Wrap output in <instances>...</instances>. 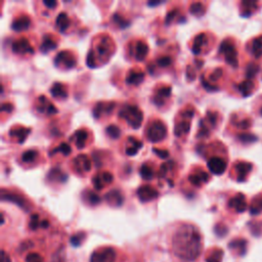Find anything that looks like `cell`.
Segmentation results:
<instances>
[{
	"label": "cell",
	"instance_id": "1",
	"mask_svg": "<svg viewBox=\"0 0 262 262\" xmlns=\"http://www.w3.org/2000/svg\"><path fill=\"white\" fill-rule=\"evenodd\" d=\"M172 250L183 260H195L202 251V236L199 230L190 224L180 226L173 236Z\"/></svg>",
	"mask_w": 262,
	"mask_h": 262
},
{
	"label": "cell",
	"instance_id": "2",
	"mask_svg": "<svg viewBox=\"0 0 262 262\" xmlns=\"http://www.w3.org/2000/svg\"><path fill=\"white\" fill-rule=\"evenodd\" d=\"M120 117L126 120L135 129L141 125L143 119L142 112L135 105H125L120 111Z\"/></svg>",
	"mask_w": 262,
	"mask_h": 262
},
{
	"label": "cell",
	"instance_id": "3",
	"mask_svg": "<svg viewBox=\"0 0 262 262\" xmlns=\"http://www.w3.org/2000/svg\"><path fill=\"white\" fill-rule=\"evenodd\" d=\"M166 134H167L166 125L160 120L152 122L148 126V128H146V137L151 142L160 141L164 139Z\"/></svg>",
	"mask_w": 262,
	"mask_h": 262
},
{
	"label": "cell",
	"instance_id": "4",
	"mask_svg": "<svg viewBox=\"0 0 262 262\" xmlns=\"http://www.w3.org/2000/svg\"><path fill=\"white\" fill-rule=\"evenodd\" d=\"M193 108H185L181 114H180V118L181 121H178L175 124V128H174V133L176 136H181L183 134H186L189 131V127H190V122L189 119L193 116Z\"/></svg>",
	"mask_w": 262,
	"mask_h": 262
},
{
	"label": "cell",
	"instance_id": "5",
	"mask_svg": "<svg viewBox=\"0 0 262 262\" xmlns=\"http://www.w3.org/2000/svg\"><path fill=\"white\" fill-rule=\"evenodd\" d=\"M116 252L113 248L104 247L95 250L91 257L90 262H115Z\"/></svg>",
	"mask_w": 262,
	"mask_h": 262
},
{
	"label": "cell",
	"instance_id": "6",
	"mask_svg": "<svg viewBox=\"0 0 262 262\" xmlns=\"http://www.w3.org/2000/svg\"><path fill=\"white\" fill-rule=\"evenodd\" d=\"M220 51L224 54L227 62L231 64H236V51L231 42L223 41L220 45Z\"/></svg>",
	"mask_w": 262,
	"mask_h": 262
},
{
	"label": "cell",
	"instance_id": "7",
	"mask_svg": "<svg viewBox=\"0 0 262 262\" xmlns=\"http://www.w3.org/2000/svg\"><path fill=\"white\" fill-rule=\"evenodd\" d=\"M75 170L80 173H86L91 168V163L86 155H79L73 160Z\"/></svg>",
	"mask_w": 262,
	"mask_h": 262
},
{
	"label": "cell",
	"instance_id": "8",
	"mask_svg": "<svg viewBox=\"0 0 262 262\" xmlns=\"http://www.w3.org/2000/svg\"><path fill=\"white\" fill-rule=\"evenodd\" d=\"M137 194L141 202H149V201L156 199L158 196L159 192L152 186L142 185L138 188Z\"/></svg>",
	"mask_w": 262,
	"mask_h": 262
},
{
	"label": "cell",
	"instance_id": "9",
	"mask_svg": "<svg viewBox=\"0 0 262 262\" xmlns=\"http://www.w3.org/2000/svg\"><path fill=\"white\" fill-rule=\"evenodd\" d=\"M208 168L210 169V171L212 173L219 175L224 172V170L226 168V163L221 158L213 157L208 162Z\"/></svg>",
	"mask_w": 262,
	"mask_h": 262
},
{
	"label": "cell",
	"instance_id": "10",
	"mask_svg": "<svg viewBox=\"0 0 262 262\" xmlns=\"http://www.w3.org/2000/svg\"><path fill=\"white\" fill-rule=\"evenodd\" d=\"M112 40L106 36V37H103L102 39L99 40V42L97 43V46H96V50H97V53L100 55V56H108L112 51H113V46H112Z\"/></svg>",
	"mask_w": 262,
	"mask_h": 262
},
{
	"label": "cell",
	"instance_id": "11",
	"mask_svg": "<svg viewBox=\"0 0 262 262\" xmlns=\"http://www.w3.org/2000/svg\"><path fill=\"white\" fill-rule=\"evenodd\" d=\"M113 181V175L108 172H104V173H100V174H96L93 177V185L96 189H102V187L105 184H108Z\"/></svg>",
	"mask_w": 262,
	"mask_h": 262
},
{
	"label": "cell",
	"instance_id": "12",
	"mask_svg": "<svg viewBox=\"0 0 262 262\" xmlns=\"http://www.w3.org/2000/svg\"><path fill=\"white\" fill-rule=\"evenodd\" d=\"M12 49L14 52L24 54V53H33V47L29 43L28 40L26 39H18L12 44Z\"/></svg>",
	"mask_w": 262,
	"mask_h": 262
},
{
	"label": "cell",
	"instance_id": "13",
	"mask_svg": "<svg viewBox=\"0 0 262 262\" xmlns=\"http://www.w3.org/2000/svg\"><path fill=\"white\" fill-rule=\"evenodd\" d=\"M55 63L56 64H64L67 69H70L74 67L75 64V59L73 55L68 52V51H60L56 56H55Z\"/></svg>",
	"mask_w": 262,
	"mask_h": 262
},
{
	"label": "cell",
	"instance_id": "14",
	"mask_svg": "<svg viewBox=\"0 0 262 262\" xmlns=\"http://www.w3.org/2000/svg\"><path fill=\"white\" fill-rule=\"evenodd\" d=\"M37 106L41 113H46L49 115L56 113V108L54 107V105L50 101H48L45 96L39 97V104Z\"/></svg>",
	"mask_w": 262,
	"mask_h": 262
},
{
	"label": "cell",
	"instance_id": "15",
	"mask_svg": "<svg viewBox=\"0 0 262 262\" xmlns=\"http://www.w3.org/2000/svg\"><path fill=\"white\" fill-rule=\"evenodd\" d=\"M30 18L28 16H20V17H17L16 19H14V21L12 23L11 25V28L14 30V31H17V32H20V31H24V30H27L30 26Z\"/></svg>",
	"mask_w": 262,
	"mask_h": 262
},
{
	"label": "cell",
	"instance_id": "16",
	"mask_svg": "<svg viewBox=\"0 0 262 262\" xmlns=\"http://www.w3.org/2000/svg\"><path fill=\"white\" fill-rule=\"evenodd\" d=\"M148 52V47L143 41H138L134 47V56L136 59L142 60Z\"/></svg>",
	"mask_w": 262,
	"mask_h": 262
},
{
	"label": "cell",
	"instance_id": "17",
	"mask_svg": "<svg viewBox=\"0 0 262 262\" xmlns=\"http://www.w3.org/2000/svg\"><path fill=\"white\" fill-rule=\"evenodd\" d=\"M208 179H209V175H208L206 172L202 171V170L199 171V172H196V173L190 174L189 177H188V180H189L192 184H194V185H201L202 183L206 182Z\"/></svg>",
	"mask_w": 262,
	"mask_h": 262
},
{
	"label": "cell",
	"instance_id": "18",
	"mask_svg": "<svg viewBox=\"0 0 262 262\" xmlns=\"http://www.w3.org/2000/svg\"><path fill=\"white\" fill-rule=\"evenodd\" d=\"M75 138V144L78 148H83L85 143H86V140L88 138V132L84 129L82 130H78L76 131V133L74 134L73 136Z\"/></svg>",
	"mask_w": 262,
	"mask_h": 262
},
{
	"label": "cell",
	"instance_id": "19",
	"mask_svg": "<svg viewBox=\"0 0 262 262\" xmlns=\"http://www.w3.org/2000/svg\"><path fill=\"white\" fill-rule=\"evenodd\" d=\"M105 199L113 206H120L123 202V196L118 190H111L105 194Z\"/></svg>",
	"mask_w": 262,
	"mask_h": 262
},
{
	"label": "cell",
	"instance_id": "20",
	"mask_svg": "<svg viewBox=\"0 0 262 262\" xmlns=\"http://www.w3.org/2000/svg\"><path fill=\"white\" fill-rule=\"evenodd\" d=\"M51 95L54 97H58V98H64L68 96V92L67 89L64 87L63 84L61 83H55L53 84V86L50 89Z\"/></svg>",
	"mask_w": 262,
	"mask_h": 262
},
{
	"label": "cell",
	"instance_id": "21",
	"mask_svg": "<svg viewBox=\"0 0 262 262\" xmlns=\"http://www.w3.org/2000/svg\"><path fill=\"white\" fill-rule=\"evenodd\" d=\"M1 199L2 200H7V201H10V202H14V203H16V205H18V206H20L23 208L26 207L25 200L21 196H18L17 194L10 193V192L5 193V191L3 189L1 190Z\"/></svg>",
	"mask_w": 262,
	"mask_h": 262
},
{
	"label": "cell",
	"instance_id": "22",
	"mask_svg": "<svg viewBox=\"0 0 262 262\" xmlns=\"http://www.w3.org/2000/svg\"><path fill=\"white\" fill-rule=\"evenodd\" d=\"M144 78V74L141 71H131L126 77V82L129 84H139Z\"/></svg>",
	"mask_w": 262,
	"mask_h": 262
},
{
	"label": "cell",
	"instance_id": "23",
	"mask_svg": "<svg viewBox=\"0 0 262 262\" xmlns=\"http://www.w3.org/2000/svg\"><path fill=\"white\" fill-rule=\"evenodd\" d=\"M128 139H129L130 145L126 148V154L128 156H134L138 151V149L141 148L142 142L137 140V139H135L134 137H129Z\"/></svg>",
	"mask_w": 262,
	"mask_h": 262
},
{
	"label": "cell",
	"instance_id": "24",
	"mask_svg": "<svg viewBox=\"0 0 262 262\" xmlns=\"http://www.w3.org/2000/svg\"><path fill=\"white\" fill-rule=\"evenodd\" d=\"M170 93H171V88H170L169 86H164V87H162L160 90L157 91V96H156L155 102H156L158 105H161V104L163 103L164 99L170 96Z\"/></svg>",
	"mask_w": 262,
	"mask_h": 262
},
{
	"label": "cell",
	"instance_id": "25",
	"mask_svg": "<svg viewBox=\"0 0 262 262\" xmlns=\"http://www.w3.org/2000/svg\"><path fill=\"white\" fill-rule=\"evenodd\" d=\"M206 41H207V37L205 34H199L194 41H193V44H192V51L193 53H200L203 46L206 44Z\"/></svg>",
	"mask_w": 262,
	"mask_h": 262
},
{
	"label": "cell",
	"instance_id": "26",
	"mask_svg": "<svg viewBox=\"0 0 262 262\" xmlns=\"http://www.w3.org/2000/svg\"><path fill=\"white\" fill-rule=\"evenodd\" d=\"M69 25H70V19L68 15L63 12H60L56 18V28L59 30V32H63L69 27Z\"/></svg>",
	"mask_w": 262,
	"mask_h": 262
},
{
	"label": "cell",
	"instance_id": "27",
	"mask_svg": "<svg viewBox=\"0 0 262 262\" xmlns=\"http://www.w3.org/2000/svg\"><path fill=\"white\" fill-rule=\"evenodd\" d=\"M114 107V103H106V102H99L96 104V106L94 107L93 110V114H94V117L97 118L101 115V111L103 110L105 113H110Z\"/></svg>",
	"mask_w": 262,
	"mask_h": 262
},
{
	"label": "cell",
	"instance_id": "28",
	"mask_svg": "<svg viewBox=\"0 0 262 262\" xmlns=\"http://www.w3.org/2000/svg\"><path fill=\"white\" fill-rule=\"evenodd\" d=\"M230 206L233 207L236 211L243 212V211L246 209V203H245L244 196L241 195V194H238V195H236L235 198H233V199L230 201Z\"/></svg>",
	"mask_w": 262,
	"mask_h": 262
},
{
	"label": "cell",
	"instance_id": "29",
	"mask_svg": "<svg viewBox=\"0 0 262 262\" xmlns=\"http://www.w3.org/2000/svg\"><path fill=\"white\" fill-rule=\"evenodd\" d=\"M55 47H56V42L51 40L50 37H45L43 40V44L40 47V50H42L43 52H46L47 50H51Z\"/></svg>",
	"mask_w": 262,
	"mask_h": 262
},
{
	"label": "cell",
	"instance_id": "30",
	"mask_svg": "<svg viewBox=\"0 0 262 262\" xmlns=\"http://www.w3.org/2000/svg\"><path fill=\"white\" fill-rule=\"evenodd\" d=\"M223 257V252L220 249L213 251L207 258V262H221Z\"/></svg>",
	"mask_w": 262,
	"mask_h": 262
},
{
	"label": "cell",
	"instance_id": "31",
	"mask_svg": "<svg viewBox=\"0 0 262 262\" xmlns=\"http://www.w3.org/2000/svg\"><path fill=\"white\" fill-rule=\"evenodd\" d=\"M38 157V151L35 149H29L23 154V161L25 163H32Z\"/></svg>",
	"mask_w": 262,
	"mask_h": 262
},
{
	"label": "cell",
	"instance_id": "32",
	"mask_svg": "<svg viewBox=\"0 0 262 262\" xmlns=\"http://www.w3.org/2000/svg\"><path fill=\"white\" fill-rule=\"evenodd\" d=\"M140 175H141V177H142L143 179L149 180V179H151L152 176H154V171H152V169H151L149 166H147V165H142L141 168H140Z\"/></svg>",
	"mask_w": 262,
	"mask_h": 262
},
{
	"label": "cell",
	"instance_id": "33",
	"mask_svg": "<svg viewBox=\"0 0 262 262\" xmlns=\"http://www.w3.org/2000/svg\"><path fill=\"white\" fill-rule=\"evenodd\" d=\"M29 132H30V130H29V129H25V128H23L21 130L16 129L15 131L12 129V130L10 131V135H11V136L15 135L16 138L19 139V142H23V141L25 140V138L27 137V135L29 134Z\"/></svg>",
	"mask_w": 262,
	"mask_h": 262
},
{
	"label": "cell",
	"instance_id": "34",
	"mask_svg": "<svg viewBox=\"0 0 262 262\" xmlns=\"http://www.w3.org/2000/svg\"><path fill=\"white\" fill-rule=\"evenodd\" d=\"M236 168H237V171H238V179H244L246 174L249 172L251 166L248 164V163H243V164H238L236 165Z\"/></svg>",
	"mask_w": 262,
	"mask_h": 262
},
{
	"label": "cell",
	"instance_id": "35",
	"mask_svg": "<svg viewBox=\"0 0 262 262\" xmlns=\"http://www.w3.org/2000/svg\"><path fill=\"white\" fill-rule=\"evenodd\" d=\"M189 11L192 13V14H195V15H201L204 13V6L202 3L200 2H196V3H192L189 7Z\"/></svg>",
	"mask_w": 262,
	"mask_h": 262
},
{
	"label": "cell",
	"instance_id": "36",
	"mask_svg": "<svg viewBox=\"0 0 262 262\" xmlns=\"http://www.w3.org/2000/svg\"><path fill=\"white\" fill-rule=\"evenodd\" d=\"M50 262H66L64 259V253L62 249H58L57 251H55V253L52 255Z\"/></svg>",
	"mask_w": 262,
	"mask_h": 262
},
{
	"label": "cell",
	"instance_id": "37",
	"mask_svg": "<svg viewBox=\"0 0 262 262\" xmlns=\"http://www.w3.org/2000/svg\"><path fill=\"white\" fill-rule=\"evenodd\" d=\"M54 152H62V155L68 156L71 154V147L67 143H60L54 150H52L51 154H54Z\"/></svg>",
	"mask_w": 262,
	"mask_h": 262
},
{
	"label": "cell",
	"instance_id": "38",
	"mask_svg": "<svg viewBox=\"0 0 262 262\" xmlns=\"http://www.w3.org/2000/svg\"><path fill=\"white\" fill-rule=\"evenodd\" d=\"M106 133L112 138H118L120 136V134H121V131H120V129L117 126L111 125V126H108L106 128Z\"/></svg>",
	"mask_w": 262,
	"mask_h": 262
},
{
	"label": "cell",
	"instance_id": "39",
	"mask_svg": "<svg viewBox=\"0 0 262 262\" xmlns=\"http://www.w3.org/2000/svg\"><path fill=\"white\" fill-rule=\"evenodd\" d=\"M239 90L244 93V95H248L249 93H251V91H250V90H252V83H251V81L250 82L246 81V82L242 83L239 85Z\"/></svg>",
	"mask_w": 262,
	"mask_h": 262
},
{
	"label": "cell",
	"instance_id": "40",
	"mask_svg": "<svg viewBox=\"0 0 262 262\" xmlns=\"http://www.w3.org/2000/svg\"><path fill=\"white\" fill-rule=\"evenodd\" d=\"M27 262H43V258L38 253H30L26 258Z\"/></svg>",
	"mask_w": 262,
	"mask_h": 262
},
{
	"label": "cell",
	"instance_id": "41",
	"mask_svg": "<svg viewBox=\"0 0 262 262\" xmlns=\"http://www.w3.org/2000/svg\"><path fill=\"white\" fill-rule=\"evenodd\" d=\"M41 223L40 220H39V217L37 214H34L32 217H31V222H30V227L32 229H36L38 226H41Z\"/></svg>",
	"mask_w": 262,
	"mask_h": 262
},
{
	"label": "cell",
	"instance_id": "42",
	"mask_svg": "<svg viewBox=\"0 0 262 262\" xmlns=\"http://www.w3.org/2000/svg\"><path fill=\"white\" fill-rule=\"evenodd\" d=\"M253 47H252V49H253V51L257 54V55H259V54H261V52H262V41L261 40H256V41H253Z\"/></svg>",
	"mask_w": 262,
	"mask_h": 262
},
{
	"label": "cell",
	"instance_id": "43",
	"mask_svg": "<svg viewBox=\"0 0 262 262\" xmlns=\"http://www.w3.org/2000/svg\"><path fill=\"white\" fill-rule=\"evenodd\" d=\"M87 198H88V200H89V203L91 204V205H94V204H97V203H99V198L97 196V194L96 193H94V192H92V191H90V192H88V195H87Z\"/></svg>",
	"mask_w": 262,
	"mask_h": 262
},
{
	"label": "cell",
	"instance_id": "44",
	"mask_svg": "<svg viewBox=\"0 0 262 262\" xmlns=\"http://www.w3.org/2000/svg\"><path fill=\"white\" fill-rule=\"evenodd\" d=\"M158 63H159V66H161V67L169 66V64L171 63V58L168 57V56H162L161 58L158 59Z\"/></svg>",
	"mask_w": 262,
	"mask_h": 262
},
{
	"label": "cell",
	"instance_id": "45",
	"mask_svg": "<svg viewBox=\"0 0 262 262\" xmlns=\"http://www.w3.org/2000/svg\"><path fill=\"white\" fill-rule=\"evenodd\" d=\"M154 151L156 152V154H158V156L159 157H161V158H166V157H168V155H169V152H168V150H164V149H157V148H154Z\"/></svg>",
	"mask_w": 262,
	"mask_h": 262
},
{
	"label": "cell",
	"instance_id": "46",
	"mask_svg": "<svg viewBox=\"0 0 262 262\" xmlns=\"http://www.w3.org/2000/svg\"><path fill=\"white\" fill-rule=\"evenodd\" d=\"M81 234H77V235H74L72 238H71V242H72V244L73 245H75V246H78V245H80V243H81Z\"/></svg>",
	"mask_w": 262,
	"mask_h": 262
},
{
	"label": "cell",
	"instance_id": "47",
	"mask_svg": "<svg viewBox=\"0 0 262 262\" xmlns=\"http://www.w3.org/2000/svg\"><path fill=\"white\" fill-rule=\"evenodd\" d=\"M1 262H11L9 256L3 250L1 251Z\"/></svg>",
	"mask_w": 262,
	"mask_h": 262
},
{
	"label": "cell",
	"instance_id": "48",
	"mask_svg": "<svg viewBox=\"0 0 262 262\" xmlns=\"http://www.w3.org/2000/svg\"><path fill=\"white\" fill-rule=\"evenodd\" d=\"M43 4L46 5V6L49 7V8H52V7H54L57 3H56L55 1H43Z\"/></svg>",
	"mask_w": 262,
	"mask_h": 262
},
{
	"label": "cell",
	"instance_id": "49",
	"mask_svg": "<svg viewBox=\"0 0 262 262\" xmlns=\"http://www.w3.org/2000/svg\"><path fill=\"white\" fill-rule=\"evenodd\" d=\"M162 2H157V1H155V2H148V5H150V6H152V5H158V4H161Z\"/></svg>",
	"mask_w": 262,
	"mask_h": 262
}]
</instances>
